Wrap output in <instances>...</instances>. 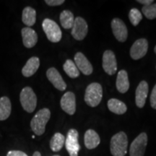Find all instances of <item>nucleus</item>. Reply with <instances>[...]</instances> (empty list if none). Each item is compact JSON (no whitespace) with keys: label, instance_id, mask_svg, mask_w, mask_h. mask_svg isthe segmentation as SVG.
Listing matches in <instances>:
<instances>
[{"label":"nucleus","instance_id":"nucleus-1","mask_svg":"<svg viewBox=\"0 0 156 156\" xmlns=\"http://www.w3.org/2000/svg\"><path fill=\"white\" fill-rule=\"evenodd\" d=\"M50 117L51 112L48 108H42L36 113L30 122V127L36 135L41 136L44 133Z\"/></svg>","mask_w":156,"mask_h":156},{"label":"nucleus","instance_id":"nucleus-2","mask_svg":"<svg viewBox=\"0 0 156 156\" xmlns=\"http://www.w3.org/2000/svg\"><path fill=\"white\" fill-rule=\"evenodd\" d=\"M128 139L124 132L114 134L111 140V153L113 156H125L127 153Z\"/></svg>","mask_w":156,"mask_h":156},{"label":"nucleus","instance_id":"nucleus-3","mask_svg":"<svg viewBox=\"0 0 156 156\" xmlns=\"http://www.w3.org/2000/svg\"><path fill=\"white\" fill-rule=\"evenodd\" d=\"M103 97L102 86L99 83H93L87 87L85 101L90 107H96L101 103Z\"/></svg>","mask_w":156,"mask_h":156},{"label":"nucleus","instance_id":"nucleus-4","mask_svg":"<svg viewBox=\"0 0 156 156\" xmlns=\"http://www.w3.org/2000/svg\"><path fill=\"white\" fill-rule=\"evenodd\" d=\"M20 100L23 109L28 113L35 111L37 105V97L34 91L30 87H25L20 95Z\"/></svg>","mask_w":156,"mask_h":156},{"label":"nucleus","instance_id":"nucleus-5","mask_svg":"<svg viewBox=\"0 0 156 156\" xmlns=\"http://www.w3.org/2000/svg\"><path fill=\"white\" fill-rule=\"evenodd\" d=\"M42 28L44 33L51 42L57 43L59 42L62 39V34L57 23L50 19H45L43 21Z\"/></svg>","mask_w":156,"mask_h":156},{"label":"nucleus","instance_id":"nucleus-6","mask_svg":"<svg viewBox=\"0 0 156 156\" xmlns=\"http://www.w3.org/2000/svg\"><path fill=\"white\" fill-rule=\"evenodd\" d=\"M147 144V135L145 132L140 134L132 142L129 148L130 156H144Z\"/></svg>","mask_w":156,"mask_h":156},{"label":"nucleus","instance_id":"nucleus-7","mask_svg":"<svg viewBox=\"0 0 156 156\" xmlns=\"http://www.w3.org/2000/svg\"><path fill=\"white\" fill-rule=\"evenodd\" d=\"M78 132L75 129H71L67 132L65 140V147L69 156H78L80 146L78 142Z\"/></svg>","mask_w":156,"mask_h":156},{"label":"nucleus","instance_id":"nucleus-8","mask_svg":"<svg viewBox=\"0 0 156 156\" xmlns=\"http://www.w3.org/2000/svg\"><path fill=\"white\" fill-rule=\"evenodd\" d=\"M87 32L88 26L86 21L81 17H76L71 32L73 38L77 41L83 40L86 37Z\"/></svg>","mask_w":156,"mask_h":156},{"label":"nucleus","instance_id":"nucleus-9","mask_svg":"<svg viewBox=\"0 0 156 156\" xmlns=\"http://www.w3.org/2000/svg\"><path fill=\"white\" fill-rule=\"evenodd\" d=\"M148 49V42L145 38H140L134 43L130 49V56L134 60H138L146 55Z\"/></svg>","mask_w":156,"mask_h":156},{"label":"nucleus","instance_id":"nucleus-10","mask_svg":"<svg viewBox=\"0 0 156 156\" xmlns=\"http://www.w3.org/2000/svg\"><path fill=\"white\" fill-rule=\"evenodd\" d=\"M103 68L109 75H113L116 73L117 62L116 56L112 51L106 50L103 55Z\"/></svg>","mask_w":156,"mask_h":156},{"label":"nucleus","instance_id":"nucleus-11","mask_svg":"<svg viewBox=\"0 0 156 156\" xmlns=\"http://www.w3.org/2000/svg\"><path fill=\"white\" fill-rule=\"evenodd\" d=\"M112 28L115 38L119 41L124 42L127 38L128 31L125 23L122 20L114 18L112 21Z\"/></svg>","mask_w":156,"mask_h":156},{"label":"nucleus","instance_id":"nucleus-12","mask_svg":"<svg viewBox=\"0 0 156 156\" xmlns=\"http://www.w3.org/2000/svg\"><path fill=\"white\" fill-rule=\"evenodd\" d=\"M60 104L62 110L69 115H73L76 111L75 95L73 92L65 93L62 97Z\"/></svg>","mask_w":156,"mask_h":156},{"label":"nucleus","instance_id":"nucleus-13","mask_svg":"<svg viewBox=\"0 0 156 156\" xmlns=\"http://www.w3.org/2000/svg\"><path fill=\"white\" fill-rule=\"evenodd\" d=\"M46 76H47L48 80L58 90L64 91L67 88V84L64 81L63 78L62 77L61 75L56 68H49L46 72Z\"/></svg>","mask_w":156,"mask_h":156},{"label":"nucleus","instance_id":"nucleus-14","mask_svg":"<svg viewBox=\"0 0 156 156\" xmlns=\"http://www.w3.org/2000/svg\"><path fill=\"white\" fill-rule=\"evenodd\" d=\"M75 63L80 72L83 73L85 75H91L93 71L92 64L88 61L81 52H77L75 56Z\"/></svg>","mask_w":156,"mask_h":156},{"label":"nucleus","instance_id":"nucleus-15","mask_svg":"<svg viewBox=\"0 0 156 156\" xmlns=\"http://www.w3.org/2000/svg\"><path fill=\"white\" fill-rule=\"evenodd\" d=\"M148 90H149V87H148L147 82L144 80L140 82L139 85L136 87L135 93L136 105L140 108H143L145 106L146 98H147L148 94Z\"/></svg>","mask_w":156,"mask_h":156},{"label":"nucleus","instance_id":"nucleus-16","mask_svg":"<svg viewBox=\"0 0 156 156\" xmlns=\"http://www.w3.org/2000/svg\"><path fill=\"white\" fill-rule=\"evenodd\" d=\"M23 37V42L26 48H30L36 46L38 41V36L34 29L29 27L23 28L21 30Z\"/></svg>","mask_w":156,"mask_h":156},{"label":"nucleus","instance_id":"nucleus-17","mask_svg":"<svg viewBox=\"0 0 156 156\" xmlns=\"http://www.w3.org/2000/svg\"><path fill=\"white\" fill-rule=\"evenodd\" d=\"M40 66V60L36 56H33L30 58H29L25 64V65L23 67L22 69V74L25 77H31L36 73L37 70Z\"/></svg>","mask_w":156,"mask_h":156},{"label":"nucleus","instance_id":"nucleus-18","mask_svg":"<svg viewBox=\"0 0 156 156\" xmlns=\"http://www.w3.org/2000/svg\"><path fill=\"white\" fill-rule=\"evenodd\" d=\"M84 142L86 148L88 150H92L98 147L101 142V139L96 132L93 129H88L85 134Z\"/></svg>","mask_w":156,"mask_h":156},{"label":"nucleus","instance_id":"nucleus-19","mask_svg":"<svg viewBox=\"0 0 156 156\" xmlns=\"http://www.w3.org/2000/svg\"><path fill=\"white\" fill-rule=\"evenodd\" d=\"M116 88L121 93H125L129 88L128 74L126 70H120L118 73L116 78Z\"/></svg>","mask_w":156,"mask_h":156},{"label":"nucleus","instance_id":"nucleus-20","mask_svg":"<svg viewBox=\"0 0 156 156\" xmlns=\"http://www.w3.org/2000/svg\"><path fill=\"white\" fill-rule=\"evenodd\" d=\"M12 106L8 97L0 98V121H5L10 116Z\"/></svg>","mask_w":156,"mask_h":156},{"label":"nucleus","instance_id":"nucleus-21","mask_svg":"<svg viewBox=\"0 0 156 156\" xmlns=\"http://www.w3.org/2000/svg\"><path fill=\"white\" fill-rule=\"evenodd\" d=\"M108 108L112 112L119 115L124 114L127 110L125 103L116 98H112L108 101Z\"/></svg>","mask_w":156,"mask_h":156},{"label":"nucleus","instance_id":"nucleus-22","mask_svg":"<svg viewBox=\"0 0 156 156\" xmlns=\"http://www.w3.org/2000/svg\"><path fill=\"white\" fill-rule=\"evenodd\" d=\"M23 23L27 26H33L36 20V12L30 7H26L23 9L22 15Z\"/></svg>","mask_w":156,"mask_h":156},{"label":"nucleus","instance_id":"nucleus-23","mask_svg":"<svg viewBox=\"0 0 156 156\" xmlns=\"http://www.w3.org/2000/svg\"><path fill=\"white\" fill-rule=\"evenodd\" d=\"M64 143H65L64 136L59 132H57L54 134L50 140V147L52 151L58 152L63 147Z\"/></svg>","mask_w":156,"mask_h":156},{"label":"nucleus","instance_id":"nucleus-24","mask_svg":"<svg viewBox=\"0 0 156 156\" xmlns=\"http://www.w3.org/2000/svg\"><path fill=\"white\" fill-rule=\"evenodd\" d=\"M60 23L62 26L65 29H70L73 28L74 22H75V17L72 12L69 10H64L60 14Z\"/></svg>","mask_w":156,"mask_h":156},{"label":"nucleus","instance_id":"nucleus-25","mask_svg":"<svg viewBox=\"0 0 156 156\" xmlns=\"http://www.w3.org/2000/svg\"><path fill=\"white\" fill-rule=\"evenodd\" d=\"M63 69L66 74L71 78H77L80 74V72L79 71L75 62L70 59H68L65 62L63 65Z\"/></svg>","mask_w":156,"mask_h":156},{"label":"nucleus","instance_id":"nucleus-26","mask_svg":"<svg viewBox=\"0 0 156 156\" xmlns=\"http://www.w3.org/2000/svg\"><path fill=\"white\" fill-rule=\"evenodd\" d=\"M142 11L147 19L153 20L156 18V4L144 6L142 8Z\"/></svg>","mask_w":156,"mask_h":156},{"label":"nucleus","instance_id":"nucleus-27","mask_svg":"<svg viewBox=\"0 0 156 156\" xmlns=\"http://www.w3.org/2000/svg\"><path fill=\"white\" fill-rule=\"evenodd\" d=\"M129 18L132 24L134 26H136L142 20V15L137 9L133 8L130 10L129 13Z\"/></svg>","mask_w":156,"mask_h":156},{"label":"nucleus","instance_id":"nucleus-28","mask_svg":"<svg viewBox=\"0 0 156 156\" xmlns=\"http://www.w3.org/2000/svg\"><path fill=\"white\" fill-rule=\"evenodd\" d=\"M151 105L154 109H156V84L152 90L151 95Z\"/></svg>","mask_w":156,"mask_h":156},{"label":"nucleus","instance_id":"nucleus-29","mask_svg":"<svg viewBox=\"0 0 156 156\" xmlns=\"http://www.w3.org/2000/svg\"><path fill=\"white\" fill-rule=\"evenodd\" d=\"M45 2L49 6H58V5H61L62 4L64 3V0H46Z\"/></svg>","mask_w":156,"mask_h":156},{"label":"nucleus","instance_id":"nucleus-30","mask_svg":"<svg viewBox=\"0 0 156 156\" xmlns=\"http://www.w3.org/2000/svg\"><path fill=\"white\" fill-rule=\"evenodd\" d=\"M7 156H28V155L23 151H11L7 153Z\"/></svg>","mask_w":156,"mask_h":156},{"label":"nucleus","instance_id":"nucleus-31","mask_svg":"<svg viewBox=\"0 0 156 156\" xmlns=\"http://www.w3.org/2000/svg\"><path fill=\"white\" fill-rule=\"evenodd\" d=\"M136 2L140 4H142V5H144V6L150 5L153 2V0H137Z\"/></svg>","mask_w":156,"mask_h":156},{"label":"nucleus","instance_id":"nucleus-32","mask_svg":"<svg viewBox=\"0 0 156 156\" xmlns=\"http://www.w3.org/2000/svg\"><path fill=\"white\" fill-rule=\"evenodd\" d=\"M33 156H41V153H39L38 151H36L34 153V155H33Z\"/></svg>","mask_w":156,"mask_h":156},{"label":"nucleus","instance_id":"nucleus-33","mask_svg":"<svg viewBox=\"0 0 156 156\" xmlns=\"http://www.w3.org/2000/svg\"><path fill=\"white\" fill-rule=\"evenodd\" d=\"M154 51H155V53L156 54V46H155V48H154Z\"/></svg>","mask_w":156,"mask_h":156}]
</instances>
